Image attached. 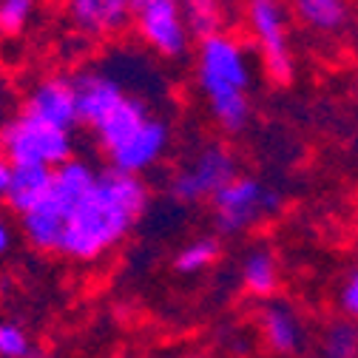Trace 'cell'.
<instances>
[{"instance_id": "1", "label": "cell", "mask_w": 358, "mask_h": 358, "mask_svg": "<svg viewBox=\"0 0 358 358\" xmlns=\"http://www.w3.org/2000/svg\"><path fill=\"white\" fill-rule=\"evenodd\" d=\"M148 208V185L137 173L108 168L94 188L69 213L57 253L74 262H94L120 245Z\"/></svg>"}, {"instance_id": "2", "label": "cell", "mask_w": 358, "mask_h": 358, "mask_svg": "<svg viewBox=\"0 0 358 358\" xmlns=\"http://www.w3.org/2000/svg\"><path fill=\"white\" fill-rule=\"evenodd\" d=\"M196 83L202 94L208 97L210 114L228 134H236L250 120V63L245 55V46L225 34H210L199 40L196 49Z\"/></svg>"}, {"instance_id": "3", "label": "cell", "mask_w": 358, "mask_h": 358, "mask_svg": "<svg viewBox=\"0 0 358 358\" xmlns=\"http://www.w3.org/2000/svg\"><path fill=\"white\" fill-rule=\"evenodd\" d=\"M71 131L43 122L29 111H20L0 125V157L12 165H43L57 168L71 159Z\"/></svg>"}, {"instance_id": "4", "label": "cell", "mask_w": 358, "mask_h": 358, "mask_svg": "<svg viewBox=\"0 0 358 358\" xmlns=\"http://www.w3.org/2000/svg\"><path fill=\"white\" fill-rule=\"evenodd\" d=\"M248 26L259 46L264 74L276 85H287L296 74V66L290 52L285 0H248Z\"/></svg>"}, {"instance_id": "5", "label": "cell", "mask_w": 358, "mask_h": 358, "mask_svg": "<svg viewBox=\"0 0 358 358\" xmlns=\"http://www.w3.org/2000/svg\"><path fill=\"white\" fill-rule=\"evenodd\" d=\"M210 205H213V219H216L219 234L234 236V234L248 231L259 216L279 210L282 199L276 191L264 188L259 179L236 173L228 185H222L213 194Z\"/></svg>"}, {"instance_id": "6", "label": "cell", "mask_w": 358, "mask_h": 358, "mask_svg": "<svg viewBox=\"0 0 358 358\" xmlns=\"http://www.w3.org/2000/svg\"><path fill=\"white\" fill-rule=\"evenodd\" d=\"M134 29L148 46L162 57H182L191 31L185 26L179 0H134L131 6Z\"/></svg>"}, {"instance_id": "7", "label": "cell", "mask_w": 358, "mask_h": 358, "mask_svg": "<svg viewBox=\"0 0 358 358\" xmlns=\"http://www.w3.org/2000/svg\"><path fill=\"white\" fill-rule=\"evenodd\" d=\"M236 176V159L225 145H205L196 159L171 179V196L179 202L213 199V194Z\"/></svg>"}, {"instance_id": "8", "label": "cell", "mask_w": 358, "mask_h": 358, "mask_svg": "<svg viewBox=\"0 0 358 358\" xmlns=\"http://www.w3.org/2000/svg\"><path fill=\"white\" fill-rule=\"evenodd\" d=\"M31 117L52 122L57 128L71 131L74 125H80L77 117V92H74V77H63V74H52L43 77L31 85V92L26 97V108Z\"/></svg>"}, {"instance_id": "9", "label": "cell", "mask_w": 358, "mask_h": 358, "mask_svg": "<svg viewBox=\"0 0 358 358\" xmlns=\"http://www.w3.org/2000/svg\"><path fill=\"white\" fill-rule=\"evenodd\" d=\"M165 145H168V125L157 117H148L125 143L108 151V159H111V168L140 176L165 154Z\"/></svg>"}, {"instance_id": "10", "label": "cell", "mask_w": 358, "mask_h": 358, "mask_svg": "<svg viewBox=\"0 0 358 358\" xmlns=\"http://www.w3.org/2000/svg\"><path fill=\"white\" fill-rule=\"evenodd\" d=\"M74 92H77V117L80 125L97 128L128 94L122 85L106 74V71H83L74 77Z\"/></svg>"}, {"instance_id": "11", "label": "cell", "mask_w": 358, "mask_h": 358, "mask_svg": "<svg viewBox=\"0 0 358 358\" xmlns=\"http://www.w3.org/2000/svg\"><path fill=\"white\" fill-rule=\"evenodd\" d=\"M134 0H69L71 23L88 37H111L131 20Z\"/></svg>"}, {"instance_id": "12", "label": "cell", "mask_w": 358, "mask_h": 358, "mask_svg": "<svg viewBox=\"0 0 358 358\" xmlns=\"http://www.w3.org/2000/svg\"><path fill=\"white\" fill-rule=\"evenodd\" d=\"M97 182V171L88 165L85 159H66L63 165L52 168V185L46 194V202L55 205L66 219L69 213L80 205V199L94 188Z\"/></svg>"}, {"instance_id": "13", "label": "cell", "mask_w": 358, "mask_h": 358, "mask_svg": "<svg viewBox=\"0 0 358 358\" xmlns=\"http://www.w3.org/2000/svg\"><path fill=\"white\" fill-rule=\"evenodd\" d=\"M259 330L264 344L279 355H293L304 344V327L293 307L282 301H264L259 310Z\"/></svg>"}, {"instance_id": "14", "label": "cell", "mask_w": 358, "mask_h": 358, "mask_svg": "<svg viewBox=\"0 0 358 358\" xmlns=\"http://www.w3.org/2000/svg\"><path fill=\"white\" fill-rule=\"evenodd\" d=\"M63 228H66V216L46 199H40L31 210H26L20 216V231L26 236V242L40 253H57Z\"/></svg>"}, {"instance_id": "15", "label": "cell", "mask_w": 358, "mask_h": 358, "mask_svg": "<svg viewBox=\"0 0 358 358\" xmlns=\"http://www.w3.org/2000/svg\"><path fill=\"white\" fill-rule=\"evenodd\" d=\"M49 185H52V168H43V165H12L6 208L12 213L23 216L40 199H46Z\"/></svg>"}, {"instance_id": "16", "label": "cell", "mask_w": 358, "mask_h": 358, "mask_svg": "<svg viewBox=\"0 0 358 358\" xmlns=\"http://www.w3.org/2000/svg\"><path fill=\"white\" fill-rule=\"evenodd\" d=\"M145 120H148L145 103L137 100V97H125V100L94 128V137H97L100 148L108 154V151H114L120 143H125Z\"/></svg>"}, {"instance_id": "17", "label": "cell", "mask_w": 358, "mask_h": 358, "mask_svg": "<svg viewBox=\"0 0 358 358\" xmlns=\"http://www.w3.org/2000/svg\"><path fill=\"white\" fill-rule=\"evenodd\" d=\"M290 6L307 29L316 31H338L350 17L347 0H290Z\"/></svg>"}, {"instance_id": "18", "label": "cell", "mask_w": 358, "mask_h": 358, "mask_svg": "<svg viewBox=\"0 0 358 358\" xmlns=\"http://www.w3.org/2000/svg\"><path fill=\"white\" fill-rule=\"evenodd\" d=\"M242 285L250 296L267 299L279 285V267L276 259L267 250H250L242 262Z\"/></svg>"}, {"instance_id": "19", "label": "cell", "mask_w": 358, "mask_h": 358, "mask_svg": "<svg viewBox=\"0 0 358 358\" xmlns=\"http://www.w3.org/2000/svg\"><path fill=\"white\" fill-rule=\"evenodd\" d=\"M179 9H182L191 37L205 40L210 34H219L225 26V3L222 0H179Z\"/></svg>"}, {"instance_id": "20", "label": "cell", "mask_w": 358, "mask_h": 358, "mask_svg": "<svg viewBox=\"0 0 358 358\" xmlns=\"http://www.w3.org/2000/svg\"><path fill=\"white\" fill-rule=\"evenodd\" d=\"M322 355L324 358H358V322L338 319L327 324L322 336Z\"/></svg>"}, {"instance_id": "21", "label": "cell", "mask_w": 358, "mask_h": 358, "mask_svg": "<svg viewBox=\"0 0 358 358\" xmlns=\"http://www.w3.org/2000/svg\"><path fill=\"white\" fill-rule=\"evenodd\" d=\"M216 259H219V242L205 236V239L188 242L182 250H179L173 259V267L179 273H199L205 267H210Z\"/></svg>"}, {"instance_id": "22", "label": "cell", "mask_w": 358, "mask_h": 358, "mask_svg": "<svg viewBox=\"0 0 358 358\" xmlns=\"http://www.w3.org/2000/svg\"><path fill=\"white\" fill-rule=\"evenodd\" d=\"M37 0H0V34L17 37L29 26Z\"/></svg>"}, {"instance_id": "23", "label": "cell", "mask_w": 358, "mask_h": 358, "mask_svg": "<svg viewBox=\"0 0 358 358\" xmlns=\"http://www.w3.org/2000/svg\"><path fill=\"white\" fill-rule=\"evenodd\" d=\"M34 350L29 333L15 322H0V358H29Z\"/></svg>"}, {"instance_id": "24", "label": "cell", "mask_w": 358, "mask_h": 358, "mask_svg": "<svg viewBox=\"0 0 358 358\" xmlns=\"http://www.w3.org/2000/svg\"><path fill=\"white\" fill-rule=\"evenodd\" d=\"M341 307L347 313V319L358 322V267L347 276V282L341 287Z\"/></svg>"}, {"instance_id": "25", "label": "cell", "mask_w": 358, "mask_h": 358, "mask_svg": "<svg viewBox=\"0 0 358 358\" xmlns=\"http://www.w3.org/2000/svg\"><path fill=\"white\" fill-rule=\"evenodd\" d=\"M12 245H15V231L9 225V219L0 213V256H6L12 250Z\"/></svg>"}, {"instance_id": "26", "label": "cell", "mask_w": 358, "mask_h": 358, "mask_svg": "<svg viewBox=\"0 0 358 358\" xmlns=\"http://www.w3.org/2000/svg\"><path fill=\"white\" fill-rule=\"evenodd\" d=\"M9 179H12V162H9L6 157H0V205H6Z\"/></svg>"}, {"instance_id": "27", "label": "cell", "mask_w": 358, "mask_h": 358, "mask_svg": "<svg viewBox=\"0 0 358 358\" xmlns=\"http://www.w3.org/2000/svg\"><path fill=\"white\" fill-rule=\"evenodd\" d=\"M29 358H46V352H43V350H40V347H34V350H31V352H29Z\"/></svg>"}]
</instances>
